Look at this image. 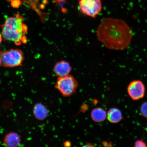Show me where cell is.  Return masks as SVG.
Returning <instances> with one entry per match:
<instances>
[{"label":"cell","instance_id":"obj_1","mask_svg":"<svg viewBox=\"0 0 147 147\" xmlns=\"http://www.w3.org/2000/svg\"><path fill=\"white\" fill-rule=\"evenodd\" d=\"M97 38L105 47L112 50L122 51L130 45L133 31L124 20L107 18L101 22L96 31Z\"/></svg>","mask_w":147,"mask_h":147},{"label":"cell","instance_id":"obj_2","mask_svg":"<svg viewBox=\"0 0 147 147\" xmlns=\"http://www.w3.org/2000/svg\"><path fill=\"white\" fill-rule=\"evenodd\" d=\"M24 22V18L19 14L7 18L1 26L3 39L16 45L26 44L28 28Z\"/></svg>","mask_w":147,"mask_h":147},{"label":"cell","instance_id":"obj_3","mask_svg":"<svg viewBox=\"0 0 147 147\" xmlns=\"http://www.w3.org/2000/svg\"><path fill=\"white\" fill-rule=\"evenodd\" d=\"M2 66L12 68L21 66L24 60V55L22 51L18 49H11L0 51Z\"/></svg>","mask_w":147,"mask_h":147},{"label":"cell","instance_id":"obj_4","mask_svg":"<svg viewBox=\"0 0 147 147\" xmlns=\"http://www.w3.org/2000/svg\"><path fill=\"white\" fill-rule=\"evenodd\" d=\"M78 85V82L73 75L59 77L55 88L64 97H69L76 92Z\"/></svg>","mask_w":147,"mask_h":147},{"label":"cell","instance_id":"obj_5","mask_svg":"<svg viewBox=\"0 0 147 147\" xmlns=\"http://www.w3.org/2000/svg\"><path fill=\"white\" fill-rule=\"evenodd\" d=\"M79 3L82 12L90 17H96L102 10L101 0H79Z\"/></svg>","mask_w":147,"mask_h":147},{"label":"cell","instance_id":"obj_6","mask_svg":"<svg viewBox=\"0 0 147 147\" xmlns=\"http://www.w3.org/2000/svg\"><path fill=\"white\" fill-rule=\"evenodd\" d=\"M127 92L129 96L132 100H138L143 98L144 96L146 87L141 80H134L128 84Z\"/></svg>","mask_w":147,"mask_h":147},{"label":"cell","instance_id":"obj_7","mask_svg":"<svg viewBox=\"0 0 147 147\" xmlns=\"http://www.w3.org/2000/svg\"><path fill=\"white\" fill-rule=\"evenodd\" d=\"M72 70V67L69 62L64 60L57 62L54 67V72L58 78L70 74Z\"/></svg>","mask_w":147,"mask_h":147},{"label":"cell","instance_id":"obj_8","mask_svg":"<svg viewBox=\"0 0 147 147\" xmlns=\"http://www.w3.org/2000/svg\"><path fill=\"white\" fill-rule=\"evenodd\" d=\"M33 114L38 120H45L48 116L49 111L47 107L41 103L38 102L34 104L33 108Z\"/></svg>","mask_w":147,"mask_h":147},{"label":"cell","instance_id":"obj_9","mask_svg":"<svg viewBox=\"0 0 147 147\" xmlns=\"http://www.w3.org/2000/svg\"><path fill=\"white\" fill-rule=\"evenodd\" d=\"M3 143L6 147H18L21 142V136L15 132H11L5 136Z\"/></svg>","mask_w":147,"mask_h":147},{"label":"cell","instance_id":"obj_10","mask_svg":"<svg viewBox=\"0 0 147 147\" xmlns=\"http://www.w3.org/2000/svg\"><path fill=\"white\" fill-rule=\"evenodd\" d=\"M107 119L108 121L112 123H117L123 119L122 112L117 108H111L107 113Z\"/></svg>","mask_w":147,"mask_h":147},{"label":"cell","instance_id":"obj_11","mask_svg":"<svg viewBox=\"0 0 147 147\" xmlns=\"http://www.w3.org/2000/svg\"><path fill=\"white\" fill-rule=\"evenodd\" d=\"M91 117L95 122L101 123L104 122L107 118V113L103 108L97 107L92 110Z\"/></svg>","mask_w":147,"mask_h":147},{"label":"cell","instance_id":"obj_12","mask_svg":"<svg viewBox=\"0 0 147 147\" xmlns=\"http://www.w3.org/2000/svg\"><path fill=\"white\" fill-rule=\"evenodd\" d=\"M140 111L141 115L147 119V102H145L141 105Z\"/></svg>","mask_w":147,"mask_h":147},{"label":"cell","instance_id":"obj_13","mask_svg":"<svg viewBox=\"0 0 147 147\" xmlns=\"http://www.w3.org/2000/svg\"><path fill=\"white\" fill-rule=\"evenodd\" d=\"M134 147H147V146L146 142L141 139L136 141Z\"/></svg>","mask_w":147,"mask_h":147},{"label":"cell","instance_id":"obj_14","mask_svg":"<svg viewBox=\"0 0 147 147\" xmlns=\"http://www.w3.org/2000/svg\"><path fill=\"white\" fill-rule=\"evenodd\" d=\"M11 5L15 8H19L22 4L21 0H11Z\"/></svg>","mask_w":147,"mask_h":147},{"label":"cell","instance_id":"obj_15","mask_svg":"<svg viewBox=\"0 0 147 147\" xmlns=\"http://www.w3.org/2000/svg\"><path fill=\"white\" fill-rule=\"evenodd\" d=\"M104 146L105 147H113L111 143H104ZM82 147H96L94 145L91 144L90 143H87Z\"/></svg>","mask_w":147,"mask_h":147},{"label":"cell","instance_id":"obj_16","mask_svg":"<svg viewBox=\"0 0 147 147\" xmlns=\"http://www.w3.org/2000/svg\"><path fill=\"white\" fill-rule=\"evenodd\" d=\"M3 39V36L2 34H0V45H1V43Z\"/></svg>","mask_w":147,"mask_h":147},{"label":"cell","instance_id":"obj_17","mask_svg":"<svg viewBox=\"0 0 147 147\" xmlns=\"http://www.w3.org/2000/svg\"><path fill=\"white\" fill-rule=\"evenodd\" d=\"M1 65H2L1 61V57H0V67H1Z\"/></svg>","mask_w":147,"mask_h":147}]
</instances>
